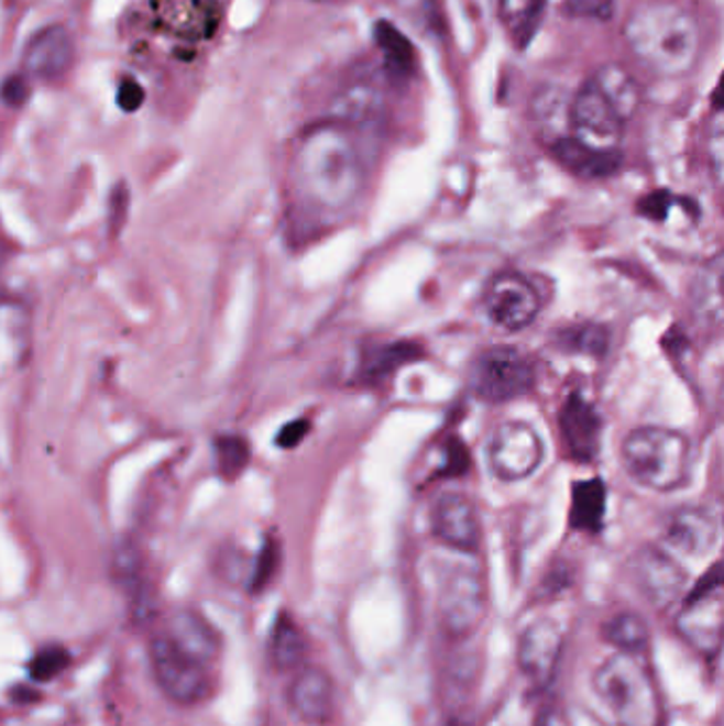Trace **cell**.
I'll list each match as a JSON object with an SVG mask.
<instances>
[{"label": "cell", "instance_id": "b9f144b4", "mask_svg": "<svg viewBox=\"0 0 724 726\" xmlns=\"http://www.w3.org/2000/svg\"><path fill=\"white\" fill-rule=\"evenodd\" d=\"M0 273H2V251H0Z\"/></svg>", "mask_w": 724, "mask_h": 726}, {"label": "cell", "instance_id": "4fadbf2b", "mask_svg": "<svg viewBox=\"0 0 724 726\" xmlns=\"http://www.w3.org/2000/svg\"><path fill=\"white\" fill-rule=\"evenodd\" d=\"M566 637L557 620L538 618L523 629L518 637L516 661L520 673L536 686L546 689L561 663Z\"/></svg>", "mask_w": 724, "mask_h": 726}, {"label": "cell", "instance_id": "d6986e66", "mask_svg": "<svg viewBox=\"0 0 724 726\" xmlns=\"http://www.w3.org/2000/svg\"><path fill=\"white\" fill-rule=\"evenodd\" d=\"M663 536L676 550L689 557H705L718 542V522L703 506H682L667 516Z\"/></svg>", "mask_w": 724, "mask_h": 726}, {"label": "cell", "instance_id": "d590c367", "mask_svg": "<svg viewBox=\"0 0 724 726\" xmlns=\"http://www.w3.org/2000/svg\"><path fill=\"white\" fill-rule=\"evenodd\" d=\"M31 98V79L24 73H13L0 84V102L9 109H22Z\"/></svg>", "mask_w": 724, "mask_h": 726}, {"label": "cell", "instance_id": "836d02e7", "mask_svg": "<svg viewBox=\"0 0 724 726\" xmlns=\"http://www.w3.org/2000/svg\"><path fill=\"white\" fill-rule=\"evenodd\" d=\"M278 561H281L278 544L274 540L264 542L260 554H257V561H255L253 570H251V575H249V588L253 593H260V591H264L271 584L272 578H274L276 570H278Z\"/></svg>", "mask_w": 724, "mask_h": 726}, {"label": "cell", "instance_id": "d4e9b609", "mask_svg": "<svg viewBox=\"0 0 724 726\" xmlns=\"http://www.w3.org/2000/svg\"><path fill=\"white\" fill-rule=\"evenodd\" d=\"M383 113V96L370 84H353L340 91L332 102V120L344 125L370 123Z\"/></svg>", "mask_w": 724, "mask_h": 726}, {"label": "cell", "instance_id": "44dd1931", "mask_svg": "<svg viewBox=\"0 0 724 726\" xmlns=\"http://www.w3.org/2000/svg\"><path fill=\"white\" fill-rule=\"evenodd\" d=\"M552 157L573 177L580 179H607L616 175L623 166V153L593 150L573 136H563L550 145Z\"/></svg>", "mask_w": 724, "mask_h": 726}, {"label": "cell", "instance_id": "ac0fdd59", "mask_svg": "<svg viewBox=\"0 0 724 726\" xmlns=\"http://www.w3.org/2000/svg\"><path fill=\"white\" fill-rule=\"evenodd\" d=\"M164 636L168 637L183 654L202 666H211L221 654L223 641L219 631L207 616L191 607H182L171 614L168 629Z\"/></svg>", "mask_w": 724, "mask_h": 726}, {"label": "cell", "instance_id": "d6a6232c", "mask_svg": "<svg viewBox=\"0 0 724 726\" xmlns=\"http://www.w3.org/2000/svg\"><path fill=\"white\" fill-rule=\"evenodd\" d=\"M723 155H724V128H723V107H721V96L716 90L714 96V113H712V123L707 130V157L712 164V173L716 183L723 179Z\"/></svg>", "mask_w": 724, "mask_h": 726}, {"label": "cell", "instance_id": "6da1fadb", "mask_svg": "<svg viewBox=\"0 0 724 726\" xmlns=\"http://www.w3.org/2000/svg\"><path fill=\"white\" fill-rule=\"evenodd\" d=\"M292 177L317 211L351 209L362 196L365 164L349 125L330 120L308 128L294 152Z\"/></svg>", "mask_w": 724, "mask_h": 726}, {"label": "cell", "instance_id": "7402d4cb", "mask_svg": "<svg viewBox=\"0 0 724 726\" xmlns=\"http://www.w3.org/2000/svg\"><path fill=\"white\" fill-rule=\"evenodd\" d=\"M572 96L557 86H544L531 98V120L548 145L570 136Z\"/></svg>", "mask_w": 724, "mask_h": 726}, {"label": "cell", "instance_id": "4316f807", "mask_svg": "<svg viewBox=\"0 0 724 726\" xmlns=\"http://www.w3.org/2000/svg\"><path fill=\"white\" fill-rule=\"evenodd\" d=\"M268 650H271L272 666L281 671H292L303 667L306 657V637L298 623L287 612H281L272 625Z\"/></svg>", "mask_w": 724, "mask_h": 726}, {"label": "cell", "instance_id": "9c48e42d", "mask_svg": "<svg viewBox=\"0 0 724 726\" xmlns=\"http://www.w3.org/2000/svg\"><path fill=\"white\" fill-rule=\"evenodd\" d=\"M486 453L491 472L504 483H516L529 479L540 468L542 438L531 425L506 421L493 431Z\"/></svg>", "mask_w": 724, "mask_h": 726}, {"label": "cell", "instance_id": "5bb4252c", "mask_svg": "<svg viewBox=\"0 0 724 726\" xmlns=\"http://www.w3.org/2000/svg\"><path fill=\"white\" fill-rule=\"evenodd\" d=\"M431 534L459 552H476L481 546V518L474 502L463 493H442L431 506Z\"/></svg>", "mask_w": 724, "mask_h": 726}, {"label": "cell", "instance_id": "8fae6325", "mask_svg": "<svg viewBox=\"0 0 724 726\" xmlns=\"http://www.w3.org/2000/svg\"><path fill=\"white\" fill-rule=\"evenodd\" d=\"M625 121L610 107V102L597 91V88L586 81L572 96L570 105V136L575 141L602 150L614 152L623 141Z\"/></svg>", "mask_w": 724, "mask_h": 726}, {"label": "cell", "instance_id": "e575fe53", "mask_svg": "<svg viewBox=\"0 0 724 726\" xmlns=\"http://www.w3.org/2000/svg\"><path fill=\"white\" fill-rule=\"evenodd\" d=\"M130 212V189L125 183H118L109 196V212H107V228L111 237H120Z\"/></svg>", "mask_w": 724, "mask_h": 726}, {"label": "cell", "instance_id": "1f68e13d", "mask_svg": "<svg viewBox=\"0 0 724 726\" xmlns=\"http://www.w3.org/2000/svg\"><path fill=\"white\" fill-rule=\"evenodd\" d=\"M70 666V652L62 646H45L41 648L29 663V675L32 682H50L58 678Z\"/></svg>", "mask_w": 724, "mask_h": 726}, {"label": "cell", "instance_id": "3957f363", "mask_svg": "<svg viewBox=\"0 0 724 726\" xmlns=\"http://www.w3.org/2000/svg\"><path fill=\"white\" fill-rule=\"evenodd\" d=\"M593 689L618 726H663V698L639 654L616 652L597 667Z\"/></svg>", "mask_w": 724, "mask_h": 726}, {"label": "cell", "instance_id": "ab89813d", "mask_svg": "<svg viewBox=\"0 0 724 726\" xmlns=\"http://www.w3.org/2000/svg\"><path fill=\"white\" fill-rule=\"evenodd\" d=\"M673 200L676 198H671L669 196V191H652L648 198H644L639 205H637V209H639V215H644V217H648V219H665L667 217V211H669V207L673 205Z\"/></svg>", "mask_w": 724, "mask_h": 726}, {"label": "cell", "instance_id": "8d00e7d4", "mask_svg": "<svg viewBox=\"0 0 724 726\" xmlns=\"http://www.w3.org/2000/svg\"><path fill=\"white\" fill-rule=\"evenodd\" d=\"M116 105L123 113H136L145 105V88L139 84V79L130 75L121 77L116 90Z\"/></svg>", "mask_w": 724, "mask_h": 726}, {"label": "cell", "instance_id": "cb8c5ba5", "mask_svg": "<svg viewBox=\"0 0 724 726\" xmlns=\"http://www.w3.org/2000/svg\"><path fill=\"white\" fill-rule=\"evenodd\" d=\"M605 484L600 479L573 484L570 525L575 531L600 534L604 529Z\"/></svg>", "mask_w": 724, "mask_h": 726}, {"label": "cell", "instance_id": "f1b7e54d", "mask_svg": "<svg viewBox=\"0 0 724 726\" xmlns=\"http://www.w3.org/2000/svg\"><path fill=\"white\" fill-rule=\"evenodd\" d=\"M694 315L710 323H721L723 315V262L721 255L707 262L705 271L696 276L693 289Z\"/></svg>", "mask_w": 724, "mask_h": 726}, {"label": "cell", "instance_id": "30bf717a", "mask_svg": "<svg viewBox=\"0 0 724 726\" xmlns=\"http://www.w3.org/2000/svg\"><path fill=\"white\" fill-rule=\"evenodd\" d=\"M540 306L536 285L514 271L495 274L484 289V310L489 319L506 332L529 328L538 319Z\"/></svg>", "mask_w": 724, "mask_h": 726}, {"label": "cell", "instance_id": "7a4b0ae2", "mask_svg": "<svg viewBox=\"0 0 724 726\" xmlns=\"http://www.w3.org/2000/svg\"><path fill=\"white\" fill-rule=\"evenodd\" d=\"M623 34L635 58L667 79L689 75L701 58V26L689 9L673 0L635 7Z\"/></svg>", "mask_w": 724, "mask_h": 726}, {"label": "cell", "instance_id": "603a6c76", "mask_svg": "<svg viewBox=\"0 0 724 726\" xmlns=\"http://www.w3.org/2000/svg\"><path fill=\"white\" fill-rule=\"evenodd\" d=\"M589 81L610 102V107L618 113L621 120H632L637 113L641 102V90L637 79L625 66L604 64L602 68L595 70V75Z\"/></svg>", "mask_w": 724, "mask_h": 726}, {"label": "cell", "instance_id": "9a60e30c", "mask_svg": "<svg viewBox=\"0 0 724 726\" xmlns=\"http://www.w3.org/2000/svg\"><path fill=\"white\" fill-rule=\"evenodd\" d=\"M75 61L73 34L62 24H50L32 34L22 56V73L29 79L56 81L64 77Z\"/></svg>", "mask_w": 724, "mask_h": 726}, {"label": "cell", "instance_id": "8992f818", "mask_svg": "<svg viewBox=\"0 0 724 726\" xmlns=\"http://www.w3.org/2000/svg\"><path fill=\"white\" fill-rule=\"evenodd\" d=\"M536 385L531 362L513 346H491L483 351L470 372L474 395L489 404L513 402L527 395Z\"/></svg>", "mask_w": 724, "mask_h": 726}, {"label": "cell", "instance_id": "e0dca14e", "mask_svg": "<svg viewBox=\"0 0 724 726\" xmlns=\"http://www.w3.org/2000/svg\"><path fill=\"white\" fill-rule=\"evenodd\" d=\"M221 24V7L215 0H162L157 26L183 41H205Z\"/></svg>", "mask_w": 724, "mask_h": 726}, {"label": "cell", "instance_id": "4dcf8cb0", "mask_svg": "<svg viewBox=\"0 0 724 726\" xmlns=\"http://www.w3.org/2000/svg\"><path fill=\"white\" fill-rule=\"evenodd\" d=\"M212 454L219 476L237 481L251 461V447L239 433H223L212 442Z\"/></svg>", "mask_w": 724, "mask_h": 726}, {"label": "cell", "instance_id": "5b68a950", "mask_svg": "<svg viewBox=\"0 0 724 726\" xmlns=\"http://www.w3.org/2000/svg\"><path fill=\"white\" fill-rule=\"evenodd\" d=\"M676 631L699 654L712 659L723 644V568H714L694 582L682 597L676 616Z\"/></svg>", "mask_w": 724, "mask_h": 726}, {"label": "cell", "instance_id": "484cf974", "mask_svg": "<svg viewBox=\"0 0 724 726\" xmlns=\"http://www.w3.org/2000/svg\"><path fill=\"white\" fill-rule=\"evenodd\" d=\"M374 41L383 54L387 73L395 79H408L417 68V52L410 38L392 22L381 20L374 26Z\"/></svg>", "mask_w": 724, "mask_h": 726}, {"label": "cell", "instance_id": "2e32d148", "mask_svg": "<svg viewBox=\"0 0 724 726\" xmlns=\"http://www.w3.org/2000/svg\"><path fill=\"white\" fill-rule=\"evenodd\" d=\"M561 438L573 461L589 463L600 453L604 421L595 406L580 394H572L559 415Z\"/></svg>", "mask_w": 724, "mask_h": 726}, {"label": "cell", "instance_id": "74e56055", "mask_svg": "<svg viewBox=\"0 0 724 726\" xmlns=\"http://www.w3.org/2000/svg\"><path fill=\"white\" fill-rule=\"evenodd\" d=\"M406 353H413V349L406 346V344H393V346H387L376 360H372L370 365H365V376H372V378H381V376H385L392 367L399 365V363L406 360Z\"/></svg>", "mask_w": 724, "mask_h": 726}, {"label": "cell", "instance_id": "83f0119b", "mask_svg": "<svg viewBox=\"0 0 724 726\" xmlns=\"http://www.w3.org/2000/svg\"><path fill=\"white\" fill-rule=\"evenodd\" d=\"M546 0H497V13L516 47L525 50L542 22Z\"/></svg>", "mask_w": 724, "mask_h": 726}, {"label": "cell", "instance_id": "52a82bcc", "mask_svg": "<svg viewBox=\"0 0 724 726\" xmlns=\"http://www.w3.org/2000/svg\"><path fill=\"white\" fill-rule=\"evenodd\" d=\"M153 678L160 691L173 703L191 707L211 695V678L207 666L189 659L166 636L153 637L150 644Z\"/></svg>", "mask_w": 724, "mask_h": 726}, {"label": "cell", "instance_id": "f35d334b", "mask_svg": "<svg viewBox=\"0 0 724 726\" xmlns=\"http://www.w3.org/2000/svg\"><path fill=\"white\" fill-rule=\"evenodd\" d=\"M566 11L573 18L607 20L612 15V0H568Z\"/></svg>", "mask_w": 724, "mask_h": 726}, {"label": "cell", "instance_id": "ffe728a7", "mask_svg": "<svg viewBox=\"0 0 724 726\" xmlns=\"http://www.w3.org/2000/svg\"><path fill=\"white\" fill-rule=\"evenodd\" d=\"M289 705L306 725H326L333 716V682L321 667H300L289 684Z\"/></svg>", "mask_w": 724, "mask_h": 726}, {"label": "cell", "instance_id": "ba28073f", "mask_svg": "<svg viewBox=\"0 0 724 726\" xmlns=\"http://www.w3.org/2000/svg\"><path fill=\"white\" fill-rule=\"evenodd\" d=\"M486 616L483 578L472 570H457L447 578L438 597V620L453 641L474 636Z\"/></svg>", "mask_w": 724, "mask_h": 726}, {"label": "cell", "instance_id": "60d3db41", "mask_svg": "<svg viewBox=\"0 0 724 726\" xmlns=\"http://www.w3.org/2000/svg\"><path fill=\"white\" fill-rule=\"evenodd\" d=\"M308 429H310V424L306 419H296V421L281 427V431L276 436V447L287 449V451L294 449V447H298L304 438H306Z\"/></svg>", "mask_w": 724, "mask_h": 726}, {"label": "cell", "instance_id": "7c38bea8", "mask_svg": "<svg viewBox=\"0 0 724 726\" xmlns=\"http://www.w3.org/2000/svg\"><path fill=\"white\" fill-rule=\"evenodd\" d=\"M632 574L639 593L657 609H669L687 593L684 568L657 546H644L635 552Z\"/></svg>", "mask_w": 724, "mask_h": 726}, {"label": "cell", "instance_id": "277c9868", "mask_svg": "<svg viewBox=\"0 0 724 726\" xmlns=\"http://www.w3.org/2000/svg\"><path fill=\"white\" fill-rule=\"evenodd\" d=\"M621 457L635 483L650 491H678L691 476V442L676 429L637 427L623 440Z\"/></svg>", "mask_w": 724, "mask_h": 726}, {"label": "cell", "instance_id": "f546056e", "mask_svg": "<svg viewBox=\"0 0 724 726\" xmlns=\"http://www.w3.org/2000/svg\"><path fill=\"white\" fill-rule=\"evenodd\" d=\"M605 641L625 654H644L650 644L648 623L635 612H621L612 616L602 629Z\"/></svg>", "mask_w": 724, "mask_h": 726}]
</instances>
